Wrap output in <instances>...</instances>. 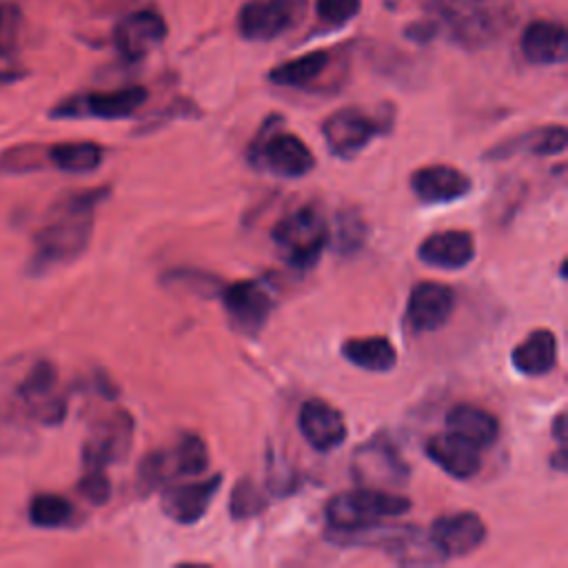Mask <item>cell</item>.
Masks as SVG:
<instances>
[{
  "mask_svg": "<svg viewBox=\"0 0 568 568\" xmlns=\"http://www.w3.org/2000/svg\"><path fill=\"white\" fill-rule=\"evenodd\" d=\"M106 197V186L80 189L60 195L49 206L44 222L33 235V248L27 262V271L31 275H44L51 268L75 262L91 242L95 209Z\"/></svg>",
  "mask_w": 568,
  "mask_h": 568,
  "instance_id": "obj_1",
  "label": "cell"
},
{
  "mask_svg": "<svg viewBox=\"0 0 568 568\" xmlns=\"http://www.w3.org/2000/svg\"><path fill=\"white\" fill-rule=\"evenodd\" d=\"M328 237L331 233L326 220L313 204L295 209L273 226L277 253L291 268L297 271H308L320 262Z\"/></svg>",
  "mask_w": 568,
  "mask_h": 568,
  "instance_id": "obj_2",
  "label": "cell"
},
{
  "mask_svg": "<svg viewBox=\"0 0 568 568\" xmlns=\"http://www.w3.org/2000/svg\"><path fill=\"white\" fill-rule=\"evenodd\" d=\"M280 118L273 115L264 122L260 133L248 144V160L277 178L297 180L315 169V155L302 138L282 131Z\"/></svg>",
  "mask_w": 568,
  "mask_h": 568,
  "instance_id": "obj_3",
  "label": "cell"
},
{
  "mask_svg": "<svg viewBox=\"0 0 568 568\" xmlns=\"http://www.w3.org/2000/svg\"><path fill=\"white\" fill-rule=\"evenodd\" d=\"M406 510H410V499L382 488L359 486L331 497L326 504V521L331 530H351L393 519Z\"/></svg>",
  "mask_w": 568,
  "mask_h": 568,
  "instance_id": "obj_4",
  "label": "cell"
},
{
  "mask_svg": "<svg viewBox=\"0 0 568 568\" xmlns=\"http://www.w3.org/2000/svg\"><path fill=\"white\" fill-rule=\"evenodd\" d=\"M428 11L437 18L453 42L466 49H479L493 42L504 22L497 11L481 7L479 0H424Z\"/></svg>",
  "mask_w": 568,
  "mask_h": 568,
  "instance_id": "obj_5",
  "label": "cell"
},
{
  "mask_svg": "<svg viewBox=\"0 0 568 568\" xmlns=\"http://www.w3.org/2000/svg\"><path fill=\"white\" fill-rule=\"evenodd\" d=\"M351 475L359 486L388 490L404 486L410 477V468L397 444L388 435L377 433L353 450Z\"/></svg>",
  "mask_w": 568,
  "mask_h": 568,
  "instance_id": "obj_6",
  "label": "cell"
},
{
  "mask_svg": "<svg viewBox=\"0 0 568 568\" xmlns=\"http://www.w3.org/2000/svg\"><path fill=\"white\" fill-rule=\"evenodd\" d=\"M146 98H149V91L140 84L120 87L113 91L78 93L60 100L49 111V115L55 120H82V118L122 120L133 115L146 102Z\"/></svg>",
  "mask_w": 568,
  "mask_h": 568,
  "instance_id": "obj_7",
  "label": "cell"
},
{
  "mask_svg": "<svg viewBox=\"0 0 568 568\" xmlns=\"http://www.w3.org/2000/svg\"><path fill=\"white\" fill-rule=\"evenodd\" d=\"M384 131H388V120H379L357 106L337 109L322 122L326 149L339 160H353Z\"/></svg>",
  "mask_w": 568,
  "mask_h": 568,
  "instance_id": "obj_8",
  "label": "cell"
},
{
  "mask_svg": "<svg viewBox=\"0 0 568 568\" xmlns=\"http://www.w3.org/2000/svg\"><path fill=\"white\" fill-rule=\"evenodd\" d=\"M222 306L231 326L251 337L264 328L275 300L266 282L240 280L222 288Z\"/></svg>",
  "mask_w": 568,
  "mask_h": 568,
  "instance_id": "obj_9",
  "label": "cell"
},
{
  "mask_svg": "<svg viewBox=\"0 0 568 568\" xmlns=\"http://www.w3.org/2000/svg\"><path fill=\"white\" fill-rule=\"evenodd\" d=\"M306 0H248L237 13V31L248 42H268L304 16Z\"/></svg>",
  "mask_w": 568,
  "mask_h": 568,
  "instance_id": "obj_10",
  "label": "cell"
},
{
  "mask_svg": "<svg viewBox=\"0 0 568 568\" xmlns=\"http://www.w3.org/2000/svg\"><path fill=\"white\" fill-rule=\"evenodd\" d=\"M133 442V417L126 410H115L102 417L89 430L82 444L84 468H106L124 459Z\"/></svg>",
  "mask_w": 568,
  "mask_h": 568,
  "instance_id": "obj_11",
  "label": "cell"
},
{
  "mask_svg": "<svg viewBox=\"0 0 568 568\" xmlns=\"http://www.w3.org/2000/svg\"><path fill=\"white\" fill-rule=\"evenodd\" d=\"M55 384L58 371L49 359H38L18 384V397L44 426H58L67 415V399L55 393Z\"/></svg>",
  "mask_w": 568,
  "mask_h": 568,
  "instance_id": "obj_12",
  "label": "cell"
},
{
  "mask_svg": "<svg viewBox=\"0 0 568 568\" xmlns=\"http://www.w3.org/2000/svg\"><path fill=\"white\" fill-rule=\"evenodd\" d=\"M166 33V22L158 11L138 9L118 20L113 27V44L124 60L140 62L164 42Z\"/></svg>",
  "mask_w": 568,
  "mask_h": 568,
  "instance_id": "obj_13",
  "label": "cell"
},
{
  "mask_svg": "<svg viewBox=\"0 0 568 568\" xmlns=\"http://www.w3.org/2000/svg\"><path fill=\"white\" fill-rule=\"evenodd\" d=\"M455 291L439 282H419L406 302V326L413 333H430L442 328L455 311Z\"/></svg>",
  "mask_w": 568,
  "mask_h": 568,
  "instance_id": "obj_14",
  "label": "cell"
},
{
  "mask_svg": "<svg viewBox=\"0 0 568 568\" xmlns=\"http://www.w3.org/2000/svg\"><path fill=\"white\" fill-rule=\"evenodd\" d=\"M297 426L306 444L320 453L342 446L348 433L344 415L320 397H311L300 406Z\"/></svg>",
  "mask_w": 568,
  "mask_h": 568,
  "instance_id": "obj_15",
  "label": "cell"
},
{
  "mask_svg": "<svg viewBox=\"0 0 568 568\" xmlns=\"http://www.w3.org/2000/svg\"><path fill=\"white\" fill-rule=\"evenodd\" d=\"M435 546L442 555L448 557H464L477 550L486 539V524L477 513L464 510L453 515H442L433 521L430 532Z\"/></svg>",
  "mask_w": 568,
  "mask_h": 568,
  "instance_id": "obj_16",
  "label": "cell"
},
{
  "mask_svg": "<svg viewBox=\"0 0 568 568\" xmlns=\"http://www.w3.org/2000/svg\"><path fill=\"white\" fill-rule=\"evenodd\" d=\"M220 486H222L220 473L209 479H200V481L173 484L160 495L162 510L169 519H173L178 524H195L209 510Z\"/></svg>",
  "mask_w": 568,
  "mask_h": 568,
  "instance_id": "obj_17",
  "label": "cell"
},
{
  "mask_svg": "<svg viewBox=\"0 0 568 568\" xmlns=\"http://www.w3.org/2000/svg\"><path fill=\"white\" fill-rule=\"evenodd\" d=\"M410 189L424 204H448L466 197L473 182L455 166L428 164L410 175Z\"/></svg>",
  "mask_w": 568,
  "mask_h": 568,
  "instance_id": "obj_18",
  "label": "cell"
},
{
  "mask_svg": "<svg viewBox=\"0 0 568 568\" xmlns=\"http://www.w3.org/2000/svg\"><path fill=\"white\" fill-rule=\"evenodd\" d=\"M417 257L433 268H464L475 260V237L468 231L459 229L430 233L419 242Z\"/></svg>",
  "mask_w": 568,
  "mask_h": 568,
  "instance_id": "obj_19",
  "label": "cell"
},
{
  "mask_svg": "<svg viewBox=\"0 0 568 568\" xmlns=\"http://www.w3.org/2000/svg\"><path fill=\"white\" fill-rule=\"evenodd\" d=\"M481 448L455 433H437L426 442L430 462L455 479H470L481 468Z\"/></svg>",
  "mask_w": 568,
  "mask_h": 568,
  "instance_id": "obj_20",
  "label": "cell"
},
{
  "mask_svg": "<svg viewBox=\"0 0 568 568\" xmlns=\"http://www.w3.org/2000/svg\"><path fill=\"white\" fill-rule=\"evenodd\" d=\"M519 49L530 64H561L568 55V33L557 20H532L524 27Z\"/></svg>",
  "mask_w": 568,
  "mask_h": 568,
  "instance_id": "obj_21",
  "label": "cell"
},
{
  "mask_svg": "<svg viewBox=\"0 0 568 568\" xmlns=\"http://www.w3.org/2000/svg\"><path fill=\"white\" fill-rule=\"evenodd\" d=\"M568 131L561 124H548L532 131H524L519 135L506 138L490 146L484 158L486 160H508L515 153H532V155H559L566 151Z\"/></svg>",
  "mask_w": 568,
  "mask_h": 568,
  "instance_id": "obj_22",
  "label": "cell"
},
{
  "mask_svg": "<svg viewBox=\"0 0 568 568\" xmlns=\"http://www.w3.org/2000/svg\"><path fill=\"white\" fill-rule=\"evenodd\" d=\"M557 337L548 328H537L526 335L510 353V362L517 373L528 377H541L557 366Z\"/></svg>",
  "mask_w": 568,
  "mask_h": 568,
  "instance_id": "obj_23",
  "label": "cell"
},
{
  "mask_svg": "<svg viewBox=\"0 0 568 568\" xmlns=\"http://www.w3.org/2000/svg\"><path fill=\"white\" fill-rule=\"evenodd\" d=\"M450 433L468 439L477 448H488L499 437V422L493 413L475 404H457L446 415Z\"/></svg>",
  "mask_w": 568,
  "mask_h": 568,
  "instance_id": "obj_24",
  "label": "cell"
},
{
  "mask_svg": "<svg viewBox=\"0 0 568 568\" xmlns=\"http://www.w3.org/2000/svg\"><path fill=\"white\" fill-rule=\"evenodd\" d=\"M331 67V53L324 49H315L280 62L268 71V80L284 89H306L313 87Z\"/></svg>",
  "mask_w": 568,
  "mask_h": 568,
  "instance_id": "obj_25",
  "label": "cell"
},
{
  "mask_svg": "<svg viewBox=\"0 0 568 568\" xmlns=\"http://www.w3.org/2000/svg\"><path fill=\"white\" fill-rule=\"evenodd\" d=\"M342 355L346 362L368 373H386L397 364V351L384 335L351 337L342 344Z\"/></svg>",
  "mask_w": 568,
  "mask_h": 568,
  "instance_id": "obj_26",
  "label": "cell"
},
{
  "mask_svg": "<svg viewBox=\"0 0 568 568\" xmlns=\"http://www.w3.org/2000/svg\"><path fill=\"white\" fill-rule=\"evenodd\" d=\"M104 160V149L98 142L80 140V142H58L47 146V164H53L58 171L84 175L100 169Z\"/></svg>",
  "mask_w": 568,
  "mask_h": 568,
  "instance_id": "obj_27",
  "label": "cell"
},
{
  "mask_svg": "<svg viewBox=\"0 0 568 568\" xmlns=\"http://www.w3.org/2000/svg\"><path fill=\"white\" fill-rule=\"evenodd\" d=\"M173 477H195L209 466V450L200 435L182 433L180 439L166 450Z\"/></svg>",
  "mask_w": 568,
  "mask_h": 568,
  "instance_id": "obj_28",
  "label": "cell"
},
{
  "mask_svg": "<svg viewBox=\"0 0 568 568\" xmlns=\"http://www.w3.org/2000/svg\"><path fill=\"white\" fill-rule=\"evenodd\" d=\"M75 515L73 504L58 493H38L31 497L27 517L36 528H62Z\"/></svg>",
  "mask_w": 568,
  "mask_h": 568,
  "instance_id": "obj_29",
  "label": "cell"
},
{
  "mask_svg": "<svg viewBox=\"0 0 568 568\" xmlns=\"http://www.w3.org/2000/svg\"><path fill=\"white\" fill-rule=\"evenodd\" d=\"M366 235H368V229L357 209H342L335 215L333 244H335V251H339L342 255H351L359 251L366 242Z\"/></svg>",
  "mask_w": 568,
  "mask_h": 568,
  "instance_id": "obj_30",
  "label": "cell"
},
{
  "mask_svg": "<svg viewBox=\"0 0 568 568\" xmlns=\"http://www.w3.org/2000/svg\"><path fill=\"white\" fill-rule=\"evenodd\" d=\"M266 508V495L264 490L251 479V477H242L233 490H231V499H229V513L233 519H248V517H257L262 510Z\"/></svg>",
  "mask_w": 568,
  "mask_h": 568,
  "instance_id": "obj_31",
  "label": "cell"
},
{
  "mask_svg": "<svg viewBox=\"0 0 568 568\" xmlns=\"http://www.w3.org/2000/svg\"><path fill=\"white\" fill-rule=\"evenodd\" d=\"M47 164V149L20 144L0 153V173H31Z\"/></svg>",
  "mask_w": 568,
  "mask_h": 568,
  "instance_id": "obj_32",
  "label": "cell"
},
{
  "mask_svg": "<svg viewBox=\"0 0 568 568\" xmlns=\"http://www.w3.org/2000/svg\"><path fill=\"white\" fill-rule=\"evenodd\" d=\"M362 0H315V16L322 24L344 27L357 18Z\"/></svg>",
  "mask_w": 568,
  "mask_h": 568,
  "instance_id": "obj_33",
  "label": "cell"
},
{
  "mask_svg": "<svg viewBox=\"0 0 568 568\" xmlns=\"http://www.w3.org/2000/svg\"><path fill=\"white\" fill-rule=\"evenodd\" d=\"M78 493L93 506H102L111 497V481L106 477V468H84Z\"/></svg>",
  "mask_w": 568,
  "mask_h": 568,
  "instance_id": "obj_34",
  "label": "cell"
},
{
  "mask_svg": "<svg viewBox=\"0 0 568 568\" xmlns=\"http://www.w3.org/2000/svg\"><path fill=\"white\" fill-rule=\"evenodd\" d=\"M266 484L268 490L277 497H286L297 488V475L286 464V459L268 455V470H266Z\"/></svg>",
  "mask_w": 568,
  "mask_h": 568,
  "instance_id": "obj_35",
  "label": "cell"
},
{
  "mask_svg": "<svg viewBox=\"0 0 568 568\" xmlns=\"http://www.w3.org/2000/svg\"><path fill=\"white\" fill-rule=\"evenodd\" d=\"M164 282L166 284H175V286H186L200 295H211V293H217L220 291V280L209 275V273H200V271H171L164 275Z\"/></svg>",
  "mask_w": 568,
  "mask_h": 568,
  "instance_id": "obj_36",
  "label": "cell"
},
{
  "mask_svg": "<svg viewBox=\"0 0 568 568\" xmlns=\"http://www.w3.org/2000/svg\"><path fill=\"white\" fill-rule=\"evenodd\" d=\"M22 75H24V69L18 64V58L9 49L0 47V87L16 82Z\"/></svg>",
  "mask_w": 568,
  "mask_h": 568,
  "instance_id": "obj_37",
  "label": "cell"
},
{
  "mask_svg": "<svg viewBox=\"0 0 568 568\" xmlns=\"http://www.w3.org/2000/svg\"><path fill=\"white\" fill-rule=\"evenodd\" d=\"M437 31H439V24H437L435 20H419V22L408 24V29H406V38H410V40H415V42L424 44V42L433 40V38L437 36Z\"/></svg>",
  "mask_w": 568,
  "mask_h": 568,
  "instance_id": "obj_38",
  "label": "cell"
},
{
  "mask_svg": "<svg viewBox=\"0 0 568 568\" xmlns=\"http://www.w3.org/2000/svg\"><path fill=\"white\" fill-rule=\"evenodd\" d=\"M552 433H555V439L561 448H566V413H557L555 417V424H552Z\"/></svg>",
  "mask_w": 568,
  "mask_h": 568,
  "instance_id": "obj_39",
  "label": "cell"
},
{
  "mask_svg": "<svg viewBox=\"0 0 568 568\" xmlns=\"http://www.w3.org/2000/svg\"><path fill=\"white\" fill-rule=\"evenodd\" d=\"M0 27H2V11H0Z\"/></svg>",
  "mask_w": 568,
  "mask_h": 568,
  "instance_id": "obj_40",
  "label": "cell"
}]
</instances>
